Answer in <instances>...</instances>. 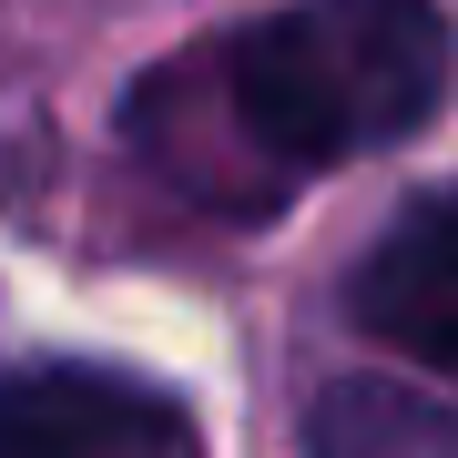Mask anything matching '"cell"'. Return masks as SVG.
I'll list each match as a JSON object with an SVG mask.
<instances>
[{
  "label": "cell",
  "mask_w": 458,
  "mask_h": 458,
  "mask_svg": "<svg viewBox=\"0 0 458 458\" xmlns=\"http://www.w3.org/2000/svg\"><path fill=\"white\" fill-rule=\"evenodd\" d=\"M204 92V143L183 183L204 194H276L295 174L357 164L448 102V21L428 0H295L245 21L204 62L164 72Z\"/></svg>",
  "instance_id": "6da1fadb"
},
{
  "label": "cell",
  "mask_w": 458,
  "mask_h": 458,
  "mask_svg": "<svg viewBox=\"0 0 458 458\" xmlns=\"http://www.w3.org/2000/svg\"><path fill=\"white\" fill-rule=\"evenodd\" d=\"M183 418L113 367H21L0 377V458H174Z\"/></svg>",
  "instance_id": "7a4b0ae2"
},
{
  "label": "cell",
  "mask_w": 458,
  "mask_h": 458,
  "mask_svg": "<svg viewBox=\"0 0 458 458\" xmlns=\"http://www.w3.org/2000/svg\"><path fill=\"white\" fill-rule=\"evenodd\" d=\"M346 316L418 367H458V194H418L377 234L346 285Z\"/></svg>",
  "instance_id": "3957f363"
},
{
  "label": "cell",
  "mask_w": 458,
  "mask_h": 458,
  "mask_svg": "<svg viewBox=\"0 0 458 458\" xmlns=\"http://www.w3.org/2000/svg\"><path fill=\"white\" fill-rule=\"evenodd\" d=\"M316 458H458V418L387 377H336L316 397Z\"/></svg>",
  "instance_id": "277c9868"
}]
</instances>
